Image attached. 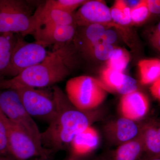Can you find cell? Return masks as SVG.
I'll return each instance as SVG.
<instances>
[{
	"mask_svg": "<svg viewBox=\"0 0 160 160\" xmlns=\"http://www.w3.org/2000/svg\"><path fill=\"white\" fill-rule=\"evenodd\" d=\"M70 43V42H69ZM55 46L42 62L28 68L8 80H0V89L16 90L22 87L43 88L63 81L77 63L74 45Z\"/></svg>",
	"mask_w": 160,
	"mask_h": 160,
	"instance_id": "cell-1",
	"label": "cell"
},
{
	"mask_svg": "<svg viewBox=\"0 0 160 160\" xmlns=\"http://www.w3.org/2000/svg\"><path fill=\"white\" fill-rule=\"evenodd\" d=\"M131 22L134 24H141L145 22L150 14L146 2V0L141 1L139 4L130 10Z\"/></svg>",
	"mask_w": 160,
	"mask_h": 160,
	"instance_id": "cell-24",
	"label": "cell"
},
{
	"mask_svg": "<svg viewBox=\"0 0 160 160\" xmlns=\"http://www.w3.org/2000/svg\"><path fill=\"white\" fill-rule=\"evenodd\" d=\"M68 160H83L80 159L79 157H78L75 156L74 155H72L71 157L69 158V159Z\"/></svg>",
	"mask_w": 160,
	"mask_h": 160,
	"instance_id": "cell-33",
	"label": "cell"
},
{
	"mask_svg": "<svg viewBox=\"0 0 160 160\" xmlns=\"http://www.w3.org/2000/svg\"><path fill=\"white\" fill-rule=\"evenodd\" d=\"M150 42L152 46L160 52V22L152 31L150 37Z\"/></svg>",
	"mask_w": 160,
	"mask_h": 160,
	"instance_id": "cell-27",
	"label": "cell"
},
{
	"mask_svg": "<svg viewBox=\"0 0 160 160\" xmlns=\"http://www.w3.org/2000/svg\"><path fill=\"white\" fill-rule=\"evenodd\" d=\"M140 160H160V158L150 157L146 154L144 156L143 155Z\"/></svg>",
	"mask_w": 160,
	"mask_h": 160,
	"instance_id": "cell-32",
	"label": "cell"
},
{
	"mask_svg": "<svg viewBox=\"0 0 160 160\" xmlns=\"http://www.w3.org/2000/svg\"><path fill=\"white\" fill-rule=\"evenodd\" d=\"M86 2L85 0H49L46 1L43 8L46 10L57 9L72 14L76 9Z\"/></svg>",
	"mask_w": 160,
	"mask_h": 160,
	"instance_id": "cell-21",
	"label": "cell"
},
{
	"mask_svg": "<svg viewBox=\"0 0 160 160\" xmlns=\"http://www.w3.org/2000/svg\"><path fill=\"white\" fill-rule=\"evenodd\" d=\"M146 2L150 13L160 14V0H146Z\"/></svg>",
	"mask_w": 160,
	"mask_h": 160,
	"instance_id": "cell-29",
	"label": "cell"
},
{
	"mask_svg": "<svg viewBox=\"0 0 160 160\" xmlns=\"http://www.w3.org/2000/svg\"><path fill=\"white\" fill-rule=\"evenodd\" d=\"M141 136L146 154L160 158V122L151 120L142 124Z\"/></svg>",
	"mask_w": 160,
	"mask_h": 160,
	"instance_id": "cell-13",
	"label": "cell"
},
{
	"mask_svg": "<svg viewBox=\"0 0 160 160\" xmlns=\"http://www.w3.org/2000/svg\"><path fill=\"white\" fill-rule=\"evenodd\" d=\"M97 131L89 126L86 130L77 135L71 144L73 155L80 156L88 154L97 148L99 144Z\"/></svg>",
	"mask_w": 160,
	"mask_h": 160,
	"instance_id": "cell-14",
	"label": "cell"
},
{
	"mask_svg": "<svg viewBox=\"0 0 160 160\" xmlns=\"http://www.w3.org/2000/svg\"><path fill=\"white\" fill-rule=\"evenodd\" d=\"M8 118L0 109V155L8 153L7 148Z\"/></svg>",
	"mask_w": 160,
	"mask_h": 160,
	"instance_id": "cell-25",
	"label": "cell"
},
{
	"mask_svg": "<svg viewBox=\"0 0 160 160\" xmlns=\"http://www.w3.org/2000/svg\"><path fill=\"white\" fill-rule=\"evenodd\" d=\"M17 38L11 32L0 34V74L7 69Z\"/></svg>",
	"mask_w": 160,
	"mask_h": 160,
	"instance_id": "cell-18",
	"label": "cell"
},
{
	"mask_svg": "<svg viewBox=\"0 0 160 160\" xmlns=\"http://www.w3.org/2000/svg\"><path fill=\"white\" fill-rule=\"evenodd\" d=\"M76 25H44L38 27L34 33L37 42L45 46H60L70 42L76 32Z\"/></svg>",
	"mask_w": 160,
	"mask_h": 160,
	"instance_id": "cell-10",
	"label": "cell"
},
{
	"mask_svg": "<svg viewBox=\"0 0 160 160\" xmlns=\"http://www.w3.org/2000/svg\"><path fill=\"white\" fill-rule=\"evenodd\" d=\"M127 6L131 9L132 8L135 7L136 6L138 5L141 2V1H125Z\"/></svg>",
	"mask_w": 160,
	"mask_h": 160,
	"instance_id": "cell-31",
	"label": "cell"
},
{
	"mask_svg": "<svg viewBox=\"0 0 160 160\" xmlns=\"http://www.w3.org/2000/svg\"><path fill=\"white\" fill-rule=\"evenodd\" d=\"M118 35L114 30L107 29L105 30L101 38V42L112 45L117 41Z\"/></svg>",
	"mask_w": 160,
	"mask_h": 160,
	"instance_id": "cell-28",
	"label": "cell"
},
{
	"mask_svg": "<svg viewBox=\"0 0 160 160\" xmlns=\"http://www.w3.org/2000/svg\"><path fill=\"white\" fill-rule=\"evenodd\" d=\"M141 130L142 125L123 117L109 124L106 129L109 139L119 146L139 137Z\"/></svg>",
	"mask_w": 160,
	"mask_h": 160,
	"instance_id": "cell-11",
	"label": "cell"
},
{
	"mask_svg": "<svg viewBox=\"0 0 160 160\" xmlns=\"http://www.w3.org/2000/svg\"><path fill=\"white\" fill-rule=\"evenodd\" d=\"M66 92L71 104L84 112H89L97 107L106 96V89L102 83L89 76H80L68 80Z\"/></svg>",
	"mask_w": 160,
	"mask_h": 160,
	"instance_id": "cell-4",
	"label": "cell"
},
{
	"mask_svg": "<svg viewBox=\"0 0 160 160\" xmlns=\"http://www.w3.org/2000/svg\"><path fill=\"white\" fill-rule=\"evenodd\" d=\"M73 14L57 9L46 10L43 9L42 6L39 16L38 27L44 25L77 26Z\"/></svg>",
	"mask_w": 160,
	"mask_h": 160,
	"instance_id": "cell-16",
	"label": "cell"
},
{
	"mask_svg": "<svg viewBox=\"0 0 160 160\" xmlns=\"http://www.w3.org/2000/svg\"><path fill=\"white\" fill-rule=\"evenodd\" d=\"M40 6L33 12L28 2L22 0H0V34H34L39 25Z\"/></svg>",
	"mask_w": 160,
	"mask_h": 160,
	"instance_id": "cell-3",
	"label": "cell"
},
{
	"mask_svg": "<svg viewBox=\"0 0 160 160\" xmlns=\"http://www.w3.org/2000/svg\"><path fill=\"white\" fill-rule=\"evenodd\" d=\"M7 148L8 153L17 160H29L34 158H48L51 152L44 148L28 132L9 119Z\"/></svg>",
	"mask_w": 160,
	"mask_h": 160,
	"instance_id": "cell-5",
	"label": "cell"
},
{
	"mask_svg": "<svg viewBox=\"0 0 160 160\" xmlns=\"http://www.w3.org/2000/svg\"><path fill=\"white\" fill-rule=\"evenodd\" d=\"M126 75L123 72L107 67L101 72V78L102 81L101 82L106 89L107 87L117 92L122 86Z\"/></svg>",
	"mask_w": 160,
	"mask_h": 160,
	"instance_id": "cell-19",
	"label": "cell"
},
{
	"mask_svg": "<svg viewBox=\"0 0 160 160\" xmlns=\"http://www.w3.org/2000/svg\"><path fill=\"white\" fill-rule=\"evenodd\" d=\"M77 26L79 27L92 24L113 25L110 9L102 1H86L73 14Z\"/></svg>",
	"mask_w": 160,
	"mask_h": 160,
	"instance_id": "cell-9",
	"label": "cell"
},
{
	"mask_svg": "<svg viewBox=\"0 0 160 160\" xmlns=\"http://www.w3.org/2000/svg\"><path fill=\"white\" fill-rule=\"evenodd\" d=\"M0 109L10 121L25 129L42 144L38 127L25 109L15 90L5 89L0 92Z\"/></svg>",
	"mask_w": 160,
	"mask_h": 160,
	"instance_id": "cell-7",
	"label": "cell"
},
{
	"mask_svg": "<svg viewBox=\"0 0 160 160\" xmlns=\"http://www.w3.org/2000/svg\"><path fill=\"white\" fill-rule=\"evenodd\" d=\"M52 94L57 108L56 114L41 136L43 147L51 152L65 149L77 135L90 126L91 121L88 112L76 108L59 86H53Z\"/></svg>",
	"mask_w": 160,
	"mask_h": 160,
	"instance_id": "cell-2",
	"label": "cell"
},
{
	"mask_svg": "<svg viewBox=\"0 0 160 160\" xmlns=\"http://www.w3.org/2000/svg\"><path fill=\"white\" fill-rule=\"evenodd\" d=\"M110 9L112 19L114 23L120 25H127L131 23V9L125 1L118 0Z\"/></svg>",
	"mask_w": 160,
	"mask_h": 160,
	"instance_id": "cell-20",
	"label": "cell"
},
{
	"mask_svg": "<svg viewBox=\"0 0 160 160\" xmlns=\"http://www.w3.org/2000/svg\"><path fill=\"white\" fill-rule=\"evenodd\" d=\"M120 109L123 117L137 121L148 112L149 100L142 92H134L123 96L120 102Z\"/></svg>",
	"mask_w": 160,
	"mask_h": 160,
	"instance_id": "cell-12",
	"label": "cell"
},
{
	"mask_svg": "<svg viewBox=\"0 0 160 160\" xmlns=\"http://www.w3.org/2000/svg\"><path fill=\"white\" fill-rule=\"evenodd\" d=\"M137 91H138V86L136 80L129 76L126 75L122 86L117 92L123 96Z\"/></svg>",
	"mask_w": 160,
	"mask_h": 160,
	"instance_id": "cell-26",
	"label": "cell"
},
{
	"mask_svg": "<svg viewBox=\"0 0 160 160\" xmlns=\"http://www.w3.org/2000/svg\"><path fill=\"white\" fill-rule=\"evenodd\" d=\"M130 60L129 52L121 48H115L112 54L107 61V67L123 72Z\"/></svg>",
	"mask_w": 160,
	"mask_h": 160,
	"instance_id": "cell-22",
	"label": "cell"
},
{
	"mask_svg": "<svg viewBox=\"0 0 160 160\" xmlns=\"http://www.w3.org/2000/svg\"><path fill=\"white\" fill-rule=\"evenodd\" d=\"M27 112L32 117L49 123L54 118L57 108L52 92L49 94L43 90L29 87L16 89Z\"/></svg>",
	"mask_w": 160,
	"mask_h": 160,
	"instance_id": "cell-8",
	"label": "cell"
},
{
	"mask_svg": "<svg viewBox=\"0 0 160 160\" xmlns=\"http://www.w3.org/2000/svg\"><path fill=\"white\" fill-rule=\"evenodd\" d=\"M95 160H108V159H107V158H106L99 159Z\"/></svg>",
	"mask_w": 160,
	"mask_h": 160,
	"instance_id": "cell-36",
	"label": "cell"
},
{
	"mask_svg": "<svg viewBox=\"0 0 160 160\" xmlns=\"http://www.w3.org/2000/svg\"><path fill=\"white\" fill-rule=\"evenodd\" d=\"M46 46L37 42H27L18 38L9 66L1 75L16 76L22 72L38 65L46 58Z\"/></svg>",
	"mask_w": 160,
	"mask_h": 160,
	"instance_id": "cell-6",
	"label": "cell"
},
{
	"mask_svg": "<svg viewBox=\"0 0 160 160\" xmlns=\"http://www.w3.org/2000/svg\"><path fill=\"white\" fill-rule=\"evenodd\" d=\"M115 48L112 45L100 42L85 52L101 61H107L110 58Z\"/></svg>",
	"mask_w": 160,
	"mask_h": 160,
	"instance_id": "cell-23",
	"label": "cell"
},
{
	"mask_svg": "<svg viewBox=\"0 0 160 160\" xmlns=\"http://www.w3.org/2000/svg\"><path fill=\"white\" fill-rule=\"evenodd\" d=\"M48 158H39L38 159L32 160H47Z\"/></svg>",
	"mask_w": 160,
	"mask_h": 160,
	"instance_id": "cell-34",
	"label": "cell"
},
{
	"mask_svg": "<svg viewBox=\"0 0 160 160\" xmlns=\"http://www.w3.org/2000/svg\"><path fill=\"white\" fill-rule=\"evenodd\" d=\"M0 160H10L9 159L3 157H0Z\"/></svg>",
	"mask_w": 160,
	"mask_h": 160,
	"instance_id": "cell-35",
	"label": "cell"
},
{
	"mask_svg": "<svg viewBox=\"0 0 160 160\" xmlns=\"http://www.w3.org/2000/svg\"><path fill=\"white\" fill-rule=\"evenodd\" d=\"M145 153L141 135L119 145L107 158L108 160H140Z\"/></svg>",
	"mask_w": 160,
	"mask_h": 160,
	"instance_id": "cell-15",
	"label": "cell"
},
{
	"mask_svg": "<svg viewBox=\"0 0 160 160\" xmlns=\"http://www.w3.org/2000/svg\"><path fill=\"white\" fill-rule=\"evenodd\" d=\"M150 90L152 96L160 102V78L152 83Z\"/></svg>",
	"mask_w": 160,
	"mask_h": 160,
	"instance_id": "cell-30",
	"label": "cell"
},
{
	"mask_svg": "<svg viewBox=\"0 0 160 160\" xmlns=\"http://www.w3.org/2000/svg\"><path fill=\"white\" fill-rule=\"evenodd\" d=\"M140 82L142 85L154 82L160 78V60L149 59L141 60L138 64Z\"/></svg>",
	"mask_w": 160,
	"mask_h": 160,
	"instance_id": "cell-17",
	"label": "cell"
}]
</instances>
